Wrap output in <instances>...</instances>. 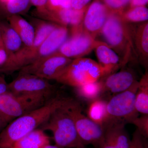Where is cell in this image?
Masks as SVG:
<instances>
[{
	"mask_svg": "<svg viewBox=\"0 0 148 148\" xmlns=\"http://www.w3.org/2000/svg\"><path fill=\"white\" fill-rule=\"evenodd\" d=\"M85 9L83 10H75L72 8L65 9L56 12L49 11L35 14V16L40 19L58 24L61 26H78L82 23Z\"/></svg>",
	"mask_w": 148,
	"mask_h": 148,
	"instance_id": "14",
	"label": "cell"
},
{
	"mask_svg": "<svg viewBox=\"0 0 148 148\" xmlns=\"http://www.w3.org/2000/svg\"><path fill=\"white\" fill-rule=\"evenodd\" d=\"M8 56L2 41L0 42V68L5 64Z\"/></svg>",
	"mask_w": 148,
	"mask_h": 148,
	"instance_id": "32",
	"label": "cell"
},
{
	"mask_svg": "<svg viewBox=\"0 0 148 148\" xmlns=\"http://www.w3.org/2000/svg\"><path fill=\"white\" fill-rule=\"evenodd\" d=\"M84 147H82V148H84Z\"/></svg>",
	"mask_w": 148,
	"mask_h": 148,
	"instance_id": "41",
	"label": "cell"
},
{
	"mask_svg": "<svg viewBox=\"0 0 148 148\" xmlns=\"http://www.w3.org/2000/svg\"><path fill=\"white\" fill-rule=\"evenodd\" d=\"M103 77V70L98 63L90 58L81 57L73 59L55 80L76 88L98 81Z\"/></svg>",
	"mask_w": 148,
	"mask_h": 148,
	"instance_id": "5",
	"label": "cell"
},
{
	"mask_svg": "<svg viewBox=\"0 0 148 148\" xmlns=\"http://www.w3.org/2000/svg\"><path fill=\"white\" fill-rule=\"evenodd\" d=\"M73 60L57 51L24 67L19 73L32 74L48 80H55Z\"/></svg>",
	"mask_w": 148,
	"mask_h": 148,
	"instance_id": "11",
	"label": "cell"
},
{
	"mask_svg": "<svg viewBox=\"0 0 148 148\" xmlns=\"http://www.w3.org/2000/svg\"><path fill=\"white\" fill-rule=\"evenodd\" d=\"M125 123H116L106 125V134L113 142L115 148H129L131 139L125 128Z\"/></svg>",
	"mask_w": 148,
	"mask_h": 148,
	"instance_id": "20",
	"label": "cell"
},
{
	"mask_svg": "<svg viewBox=\"0 0 148 148\" xmlns=\"http://www.w3.org/2000/svg\"><path fill=\"white\" fill-rule=\"evenodd\" d=\"M135 106L136 110L142 114H148V73L145 72L141 78L136 96Z\"/></svg>",
	"mask_w": 148,
	"mask_h": 148,
	"instance_id": "21",
	"label": "cell"
},
{
	"mask_svg": "<svg viewBox=\"0 0 148 148\" xmlns=\"http://www.w3.org/2000/svg\"><path fill=\"white\" fill-rule=\"evenodd\" d=\"M75 88L77 94L79 97L92 102L98 99L102 94V84L100 80Z\"/></svg>",
	"mask_w": 148,
	"mask_h": 148,
	"instance_id": "23",
	"label": "cell"
},
{
	"mask_svg": "<svg viewBox=\"0 0 148 148\" xmlns=\"http://www.w3.org/2000/svg\"><path fill=\"white\" fill-rule=\"evenodd\" d=\"M102 78V94L115 95L127 90L137 81L133 72L127 70L113 73Z\"/></svg>",
	"mask_w": 148,
	"mask_h": 148,
	"instance_id": "13",
	"label": "cell"
},
{
	"mask_svg": "<svg viewBox=\"0 0 148 148\" xmlns=\"http://www.w3.org/2000/svg\"><path fill=\"white\" fill-rule=\"evenodd\" d=\"M9 24L17 33L24 46H30L34 40V27L19 14L6 17Z\"/></svg>",
	"mask_w": 148,
	"mask_h": 148,
	"instance_id": "16",
	"label": "cell"
},
{
	"mask_svg": "<svg viewBox=\"0 0 148 148\" xmlns=\"http://www.w3.org/2000/svg\"><path fill=\"white\" fill-rule=\"evenodd\" d=\"M145 148H148V146H147V147H146Z\"/></svg>",
	"mask_w": 148,
	"mask_h": 148,
	"instance_id": "40",
	"label": "cell"
},
{
	"mask_svg": "<svg viewBox=\"0 0 148 148\" xmlns=\"http://www.w3.org/2000/svg\"><path fill=\"white\" fill-rule=\"evenodd\" d=\"M65 98L55 95L44 106L9 123L0 133V147H12L29 132L40 127L61 106Z\"/></svg>",
	"mask_w": 148,
	"mask_h": 148,
	"instance_id": "1",
	"label": "cell"
},
{
	"mask_svg": "<svg viewBox=\"0 0 148 148\" xmlns=\"http://www.w3.org/2000/svg\"><path fill=\"white\" fill-rule=\"evenodd\" d=\"M132 40L141 63L148 66V23L141 24L132 32Z\"/></svg>",
	"mask_w": 148,
	"mask_h": 148,
	"instance_id": "17",
	"label": "cell"
},
{
	"mask_svg": "<svg viewBox=\"0 0 148 148\" xmlns=\"http://www.w3.org/2000/svg\"><path fill=\"white\" fill-rule=\"evenodd\" d=\"M99 148H115V147L110 138L106 134L105 140Z\"/></svg>",
	"mask_w": 148,
	"mask_h": 148,
	"instance_id": "34",
	"label": "cell"
},
{
	"mask_svg": "<svg viewBox=\"0 0 148 148\" xmlns=\"http://www.w3.org/2000/svg\"><path fill=\"white\" fill-rule=\"evenodd\" d=\"M48 0H30L31 3L36 7L34 14L41 13L46 10Z\"/></svg>",
	"mask_w": 148,
	"mask_h": 148,
	"instance_id": "30",
	"label": "cell"
},
{
	"mask_svg": "<svg viewBox=\"0 0 148 148\" xmlns=\"http://www.w3.org/2000/svg\"><path fill=\"white\" fill-rule=\"evenodd\" d=\"M62 105L53 112L46 121L39 128L52 132L55 145L61 147H84L85 145L78 134L73 121Z\"/></svg>",
	"mask_w": 148,
	"mask_h": 148,
	"instance_id": "3",
	"label": "cell"
},
{
	"mask_svg": "<svg viewBox=\"0 0 148 148\" xmlns=\"http://www.w3.org/2000/svg\"><path fill=\"white\" fill-rule=\"evenodd\" d=\"M42 148H63L59 147V146L56 145H51L50 144L47 145Z\"/></svg>",
	"mask_w": 148,
	"mask_h": 148,
	"instance_id": "37",
	"label": "cell"
},
{
	"mask_svg": "<svg viewBox=\"0 0 148 148\" xmlns=\"http://www.w3.org/2000/svg\"><path fill=\"white\" fill-rule=\"evenodd\" d=\"M139 84L138 81L130 88L112 96L106 106V116L103 127L116 123H130L138 116L135 106V96Z\"/></svg>",
	"mask_w": 148,
	"mask_h": 148,
	"instance_id": "6",
	"label": "cell"
},
{
	"mask_svg": "<svg viewBox=\"0 0 148 148\" xmlns=\"http://www.w3.org/2000/svg\"><path fill=\"white\" fill-rule=\"evenodd\" d=\"M0 148H14L13 147H0Z\"/></svg>",
	"mask_w": 148,
	"mask_h": 148,
	"instance_id": "38",
	"label": "cell"
},
{
	"mask_svg": "<svg viewBox=\"0 0 148 148\" xmlns=\"http://www.w3.org/2000/svg\"><path fill=\"white\" fill-rule=\"evenodd\" d=\"M145 138L136 129L132 135L129 148H145L147 145L145 143Z\"/></svg>",
	"mask_w": 148,
	"mask_h": 148,
	"instance_id": "29",
	"label": "cell"
},
{
	"mask_svg": "<svg viewBox=\"0 0 148 148\" xmlns=\"http://www.w3.org/2000/svg\"><path fill=\"white\" fill-rule=\"evenodd\" d=\"M35 35L33 44L24 46L9 56L5 64L0 68V74L10 75L42 59L40 48L45 40L58 24L36 19Z\"/></svg>",
	"mask_w": 148,
	"mask_h": 148,
	"instance_id": "2",
	"label": "cell"
},
{
	"mask_svg": "<svg viewBox=\"0 0 148 148\" xmlns=\"http://www.w3.org/2000/svg\"><path fill=\"white\" fill-rule=\"evenodd\" d=\"M49 144V137L43 130L38 128L18 140L12 147L14 148H42Z\"/></svg>",
	"mask_w": 148,
	"mask_h": 148,
	"instance_id": "18",
	"label": "cell"
},
{
	"mask_svg": "<svg viewBox=\"0 0 148 148\" xmlns=\"http://www.w3.org/2000/svg\"><path fill=\"white\" fill-rule=\"evenodd\" d=\"M130 123L134 125L140 134L145 138L148 137V114H142L132 120Z\"/></svg>",
	"mask_w": 148,
	"mask_h": 148,
	"instance_id": "26",
	"label": "cell"
},
{
	"mask_svg": "<svg viewBox=\"0 0 148 148\" xmlns=\"http://www.w3.org/2000/svg\"><path fill=\"white\" fill-rule=\"evenodd\" d=\"M62 107L73 121L78 134L84 145L99 148L105 140L106 130L82 113L80 104L71 98L64 99Z\"/></svg>",
	"mask_w": 148,
	"mask_h": 148,
	"instance_id": "4",
	"label": "cell"
},
{
	"mask_svg": "<svg viewBox=\"0 0 148 148\" xmlns=\"http://www.w3.org/2000/svg\"><path fill=\"white\" fill-rule=\"evenodd\" d=\"M0 35L8 57L21 48L22 41L8 22H0Z\"/></svg>",
	"mask_w": 148,
	"mask_h": 148,
	"instance_id": "19",
	"label": "cell"
},
{
	"mask_svg": "<svg viewBox=\"0 0 148 148\" xmlns=\"http://www.w3.org/2000/svg\"><path fill=\"white\" fill-rule=\"evenodd\" d=\"M7 125V123H6L4 121L1 119L0 118V133Z\"/></svg>",
	"mask_w": 148,
	"mask_h": 148,
	"instance_id": "36",
	"label": "cell"
},
{
	"mask_svg": "<svg viewBox=\"0 0 148 148\" xmlns=\"http://www.w3.org/2000/svg\"><path fill=\"white\" fill-rule=\"evenodd\" d=\"M118 13H112L104 24L101 33L108 44L116 53L123 56V65L128 59L127 55L133 47L132 31Z\"/></svg>",
	"mask_w": 148,
	"mask_h": 148,
	"instance_id": "7",
	"label": "cell"
},
{
	"mask_svg": "<svg viewBox=\"0 0 148 148\" xmlns=\"http://www.w3.org/2000/svg\"><path fill=\"white\" fill-rule=\"evenodd\" d=\"M71 0H48L46 10L50 12H56L71 8Z\"/></svg>",
	"mask_w": 148,
	"mask_h": 148,
	"instance_id": "27",
	"label": "cell"
},
{
	"mask_svg": "<svg viewBox=\"0 0 148 148\" xmlns=\"http://www.w3.org/2000/svg\"><path fill=\"white\" fill-rule=\"evenodd\" d=\"M30 0H9L2 9L6 17L15 14L20 15L27 11L31 4Z\"/></svg>",
	"mask_w": 148,
	"mask_h": 148,
	"instance_id": "24",
	"label": "cell"
},
{
	"mask_svg": "<svg viewBox=\"0 0 148 148\" xmlns=\"http://www.w3.org/2000/svg\"><path fill=\"white\" fill-rule=\"evenodd\" d=\"M114 13L99 1L92 3L85 14L82 21L84 30L95 38L101 33L104 24L111 14Z\"/></svg>",
	"mask_w": 148,
	"mask_h": 148,
	"instance_id": "12",
	"label": "cell"
},
{
	"mask_svg": "<svg viewBox=\"0 0 148 148\" xmlns=\"http://www.w3.org/2000/svg\"><path fill=\"white\" fill-rule=\"evenodd\" d=\"M49 99L37 95H15L8 91L0 95V118L8 124L44 106Z\"/></svg>",
	"mask_w": 148,
	"mask_h": 148,
	"instance_id": "8",
	"label": "cell"
},
{
	"mask_svg": "<svg viewBox=\"0 0 148 148\" xmlns=\"http://www.w3.org/2000/svg\"><path fill=\"white\" fill-rule=\"evenodd\" d=\"M91 0H71V8L81 11L85 9V7Z\"/></svg>",
	"mask_w": 148,
	"mask_h": 148,
	"instance_id": "31",
	"label": "cell"
},
{
	"mask_svg": "<svg viewBox=\"0 0 148 148\" xmlns=\"http://www.w3.org/2000/svg\"><path fill=\"white\" fill-rule=\"evenodd\" d=\"M8 86L9 91L15 95H37L48 99L55 96L53 85L48 80L32 74L19 73Z\"/></svg>",
	"mask_w": 148,
	"mask_h": 148,
	"instance_id": "9",
	"label": "cell"
},
{
	"mask_svg": "<svg viewBox=\"0 0 148 148\" xmlns=\"http://www.w3.org/2000/svg\"><path fill=\"white\" fill-rule=\"evenodd\" d=\"M98 41L84 30L82 23L72 27L71 36L68 37L58 51L71 59L81 58L95 49Z\"/></svg>",
	"mask_w": 148,
	"mask_h": 148,
	"instance_id": "10",
	"label": "cell"
},
{
	"mask_svg": "<svg viewBox=\"0 0 148 148\" xmlns=\"http://www.w3.org/2000/svg\"><path fill=\"white\" fill-rule=\"evenodd\" d=\"M107 103L103 100L97 99L92 101L88 110V117L94 122L102 126L106 119Z\"/></svg>",
	"mask_w": 148,
	"mask_h": 148,
	"instance_id": "22",
	"label": "cell"
},
{
	"mask_svg": "<svg viewBox=\"0 0 148 148\" xmlns=\"http://www.w3.org/2000/svg\"><path fill=\"white\" fill-rule=\"evenodd\" d=\"M148 0H131L130 1L131 6L134 7L145 6L148 3Z\"/></svg>",
	"mask_w": 148,
	"mask_h": 148,
	"instance_id": "35",
	"label": "cell"
},
{
	"mask_svg": "<svg viewBox=\"0 0 148 148\" xmlns=\"http://www.w3.org/2000/svg\"><path fill=\"white\" fill-rule=\"evenodd\" d=\"M8 91V84L6 81L4 77L0 74V95Z\"/></svg>",
	"mask_w": 148,
	"mask_h": 148,
	"instance_id": "33",
	"label": "cell"
},
{
	"mask_svg": "<svg viewBox=\"0 0 148 148\" xmlns=\"http://www.w3.org/2000/svg\"><path fill=\"white\" fill-rule=\"evenodd\" d=\"M122 18L127 22H142L147 21L148 9L145 6L134 7L124 14H120Z\"/></svg>",
	"mask_w": 148,
	"mask_h": 148,
	"instance_id": "25",
	"label": "cell"
},
{
	"mask_svg": "<svg viewBox=\"0 0 148 148\" xmlns=\"http://www.w3.org/2000/svg\"><path fill=\"white\" fill-rule=\"evenodd\" d=\"M95 49L98 64L103 70L104 77L113 73L121 65L120 58L106 43L98 41Z\"/></svg>",
	"mask_w": 148,
	"mask_h": 148,
	"instance_id": "15",
	"label": "cell"
},
{
	"mask_svg": "<svg viewBox=\"0 0 148 148\" xmlns=\"http://www.w3.org/2000/svg\"><path fill=\"white\" fill-rule=\"evenodd\" d=\"M1 41H2L1 38V35H0V42H1Z\"/></svg>",
	"mask_w": 148,
	"mask_h": 148,
	"instance_id": "39",
	"label": "cell"
},
{
	"mask_svg": "<svg viewBox=\"0 0 148 148\" xmlns=\"http://www.w3.org/2000/svg\"><path fill=\"white\" fill-rule=\"evenodd\" d=\"M106 5L114 13V11H119L127 4L130 3L131 0H104Z\"/></svg>",
	"mask_w": 148,
	"mask_h": 148,
	"instance_id": "28",
	"label": "cell"
}]
</instances>
